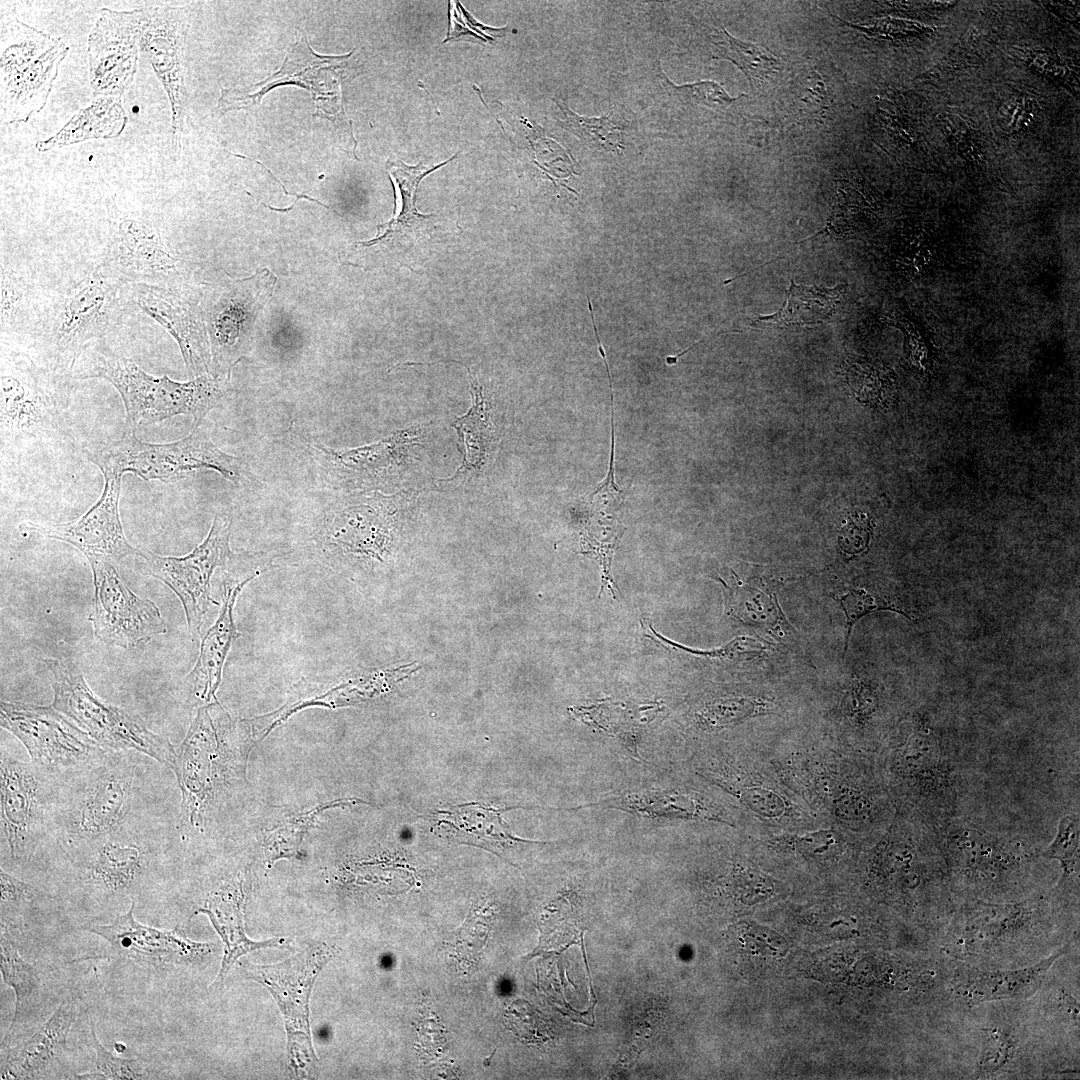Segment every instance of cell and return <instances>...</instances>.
<instances>
[{"mask_svg": "<svg viewBox=\"0 0 1080 1080\" xmlns=\"http://www.w3.org/2000/svg\"><path fill=\"white\" fill-rule=\"evenodd\" d=\"M353 52L341 56L319 55L302 35L289 47L280 69L266 79L245 88H221L219 115L259 105L264 95L275 87L296 85L311 93L316 106L314 116L332 122L343 145L356 157L352 122L341 98V83L348 79Z\"/></svg>", "mask_w": 1080, "mask_h": 1080, "instance_id": "13", "label": "cell"}, {"mask_svg": "<svg viewBox=\"0 0 1080 1080\" xmlns=\"http://www.w3.org/2000/svg\"><path fill=\"white\" fill-rule=\"evenodd\" d=\"M85 453L100 471L132 473L145 481L169 482L209 469L237 484L245 471L243 461L219 449L201 424L170 443L143 442L134 431H125L118 440L91 444Z\"/></svg>", "mask_w": 1080, "mask_h": 1080, "instance_id": "12", "label": "cell"}, {"mask_svg": "<svg viewBox=\"0 0 1080 1080\" xmlns=\"http://www.w3.org/2000/svg\"><path fill=\"white\" fill-rule=\"evenodd\" d=\"M107 244L99 262L126 284L176 287L179 258L148 221L120 210L107 200Z\"/></svg>", "mask_w": 1080, "mask_h": 1080, "instance_id": "18", "label": "cell"}, {"mask_svg": "<svg viewBox=\"0 0 1080 1080\" xmlns=\"http://www.w3.org/2000/svg\"><path fill=\"white\" fill-rule=\"evenodd\" d=\"M766 592L748 585L733 592L732 596H736L737 599L733 600L732 604L736 607L733 609L738 617L753 625L754 623L768 627L777 625L782 615L775 599Z\"/></svg>", "mask_w": 1080, "mask_h": 1080, "instance_id": "44", "label": "cell"}, {"mask_svg": "<svg viewBox=\"0 0 1080 1080\" xmlns=\"http://www.w3.org/2000/svg\"><path fill=\"white\" fill-rule=\"evenodd\" d=\"M871 530L866 516L858 513L850 514L840 530L838 537L840 548L850 555L863 552L868 546Z\"/></svg>", "mask_w": 1080, "mask_h": 1080, "instance_id": "49", "label": "cell"}, {"mask_svg": "<svg viewBox=\"0 0 1080 1080\" xmlns=\"http://www.w3.org/2000/svg\"><path fill=\"white\" fill-rule=\"evenodd\" d=\"M955 902H1003L1033 890L1044 859L1027 839L993 830L960 814L936 829Z\"/></svg>", "mask_w": 1080, "mask_h": 1080, "instance_id": "4", "label": "cell"}, {"mask_svg": "<svg viewBox=\"0 0 1080 1080\" xmlns=\"http://www.w3.org/2000/svg\"><path fill=\"white\" fill-rule=\"evenodd\" d=\"M879 708L877 691L869 684L857 682L851 690L849 711L857 726L869 725Z\"/></svg>", "mask_w": 1080, "mask_h": 1080, "instance_id": "50", "label": "cell"}, {"mask_svg": "<svg viewBox=\"0 0 1080 1080\" xmlns=\"http://www.w3.org/2000/svg\"><path fill=\"white\" fill-rule=\"evenodd\" d=\"M90 1043L95 1051V1062L86 1073H75L77 1080H136L150 1079L152 1073L140 1059L122 1058L108 1051L97 1038L93 1021L88 1017Z\"/></svg>", "mask_w": 1080, "mask_h": 1080, "instance_id": "42", "label": "cell"}, {"mask_svg": "<svg viewBox=\"0 0 1080 1080\" xmlns=\"http://www.w3.org/2000/svg\"><path fill=\"white\" fill-rule=\"evenodd\" d=\"M68 52L60 37L41 34L22 35L1 45V124L25 123L44 108Z\"/></svg>", "mask_w": 1080, "mask_h": 1080, "instance_id": "16", "label": "cell"}, {"mask_svg": "<svg viewBox=\"0 0 1080 1080\" xmlns=\"http://www.w3.org/2000/svg\"><path fill=\"white\" fill-rule=\"evenodd\" d=\"M555 100V99H554ZM565 115L559 125L592 147L619 152L623 149V131L628 123L615 113L600 118L580 116L555 100Z\"/></svg>", "mask_w": 1080, "mask_h": 1080, "instance_id": "41", "label": "cell"}, {"mask_svg": "<svg viewBox=\"0 0 1080 1080\" xmlns=\"http://www.w3.org/2000/svg\"><path fill=\"white\" fill-rule=\"evenodd\" d=\"M79 1012L75 996L65 997L29 1037L5 1048L0 1078L44 1079L57 1073L70 1049L68 1034Z\"/></svg>", "mask_w": 1080, "mask_h": 1080, "instance_id": "26", "label": "cell"}, {"mask_svg": "<svg viewBox=\"0 0 1080 1080\" xmlns=\"http://www.w3.org/2000/svg\"><path fill=\"white\" fill-rule=\"evenodd\" d=\"M53 691L52 706L85 731L107 751L134 750L174 770L172 744L152 732L135 714L99 698L80 669L70 661L46 659Z\"/></svg>", "mask_w": 1080, "mask_h": 1080, "instance_id": "11", "label": "cell"}, {"mask_svg": "<svg viewBox=\"0 0 1080 1080\" xmlns=\"http://www.w3.org/2000/svg\"><path fill=\"white\" fill-rule=\"evenodd\" d=\"M868 876L878 893L919 922L943 929L954 909L936 831L902 815L873 848Z\"/></svg>", "mask_w": 1080, "mask_h": 1080, "instance_id": "5", "label": "cell"}, {"mask_svg": "<svg viewBox=\"0 0 1080 1080\" xmlns=\"http://www.w3.org/2000/svg\"><path fill=\"white\" fill-rule=\"evenodd\" d=\"M1 926L21 928L36 921L58 898L40 887L0 869Z\"/></svg>", "mask_w": 1080, "mask_h": 1080, "instance_id": "37", "label": "cell"}, {"mask_svg": "<svg viewBox=\"0 0 1080 1080\" xmlns=\"http://www.w3.org/2000/svg\"><path fill=\"white\" fill-rule=\"evenodd\" d=\"M602 802H613L610 807L631 810L651 816H680L683 818H702L706 820H718L716 815L708 812L705 807L695 800L678 794L626 795L607 798Z\"/></svg>", "mask_w": 1080, "mask_h": 1080, "instance_id": "40", "label": "cell"}, {"mask_svg": "<svg viewBox=\"0 0 1080 1080\" xmlns=\"http://www.w3.org/2000/svg\"><path fill=\"white\" fill-rule=\"evenodd\" d=\"M263 572L258 570L242 577L225 575L218 618L203 636L197 661L185 679L194 702L209 704L217 701L215 693L221 683L225 660L233 641L241 636L233 619L236 598L246 583Z\"/></svg>", "mask_w": 1080, "mask_h": 1080, "instance_id": "27", "label": "cell"}, {"mask_svg": "<svg viewBox=\"0 0 1080 1080\" xmlns=\"http://www.w3.org/2000/svg\"><path fill=\"white\" fill-rule=\"evenodd\" d=\"M1 860L18 871L52 860V801L55 783L32 763L1 747Z\"/></svg>", "mask_w": 1080, "mask_h": 1080, "instance_id": "10", "label": "cell"}, {"mask_svg": "<svg viewBox=\"0 0 1080 1080\" xmlns=\"http://www.w3.org/2000/svg\"><path fill=\"white\" fill-rule=\"evenodd\" d=\"M114 1049H115V1050H116L117 1052H123V1051L125 1050V1046H124V1044H122V1043H115V1045H114Z\"/></svg>", "mask_w": 1080, "mask_h": 1080, "instance_id": "54", "label": "cell"}, {"mask_svg": "<svg viewBox=\"0 0 1080 1080\" xmlns=\"http://www.w3.org/2000/svg\"><path fill=\"white\" fill-rule=\"evenodd\" d=\"M1068 909L1048 891L1003 902H955L941 937L940 953L979 968H1004L1009 963L1023 966L1021 963L1035 960L1052 945V940L1059 942L1060 928L1070 929V925L1060 924L1065 922L1061 918Z\"/></svg>", "mask_w": 1080, "mask_h": 1080, "instance_id": "3", "label": "cell"}, {"mask_svg": "<svg viewBox=\"0 0 1080 1080\" xmlns=\"http://www.w3.org/2000/svg\"><path fill=\"white\" fill-rule=\"evenodd\" d=\"M127 121L120 96H94L91 105L75 113L56 134L37 141L35 147L46 152L90 139L116 138Z\"/></svg>", "mask_w": 1080, "mask_h": 1080, "instance_id": "31", "label": "cell"}, {"mask_svg": "<svg viewBox=\"0 0 1080 1080\" xmlns=\"http://www.w3.org/2000/svg\"><path fill=\"white\" fill-rule=\"evenodd\" d=\"M131 306L127 284L97 261L38 291L21 350L53 375L74 383V368L83 352L107 341Z\"/></svg>", "mask_w": 1080, "mask_h": 1080, "instance_id": "2", "label": "cell"}, {"mask_svg": "<svg viewBox=\"0 0 1080 1080\" xmlns=\"http://www.w3.org/2000/svg\"><path fill=\"white\" fill-rule=\"evenodd\" d=\"M1071 941L1047 957L1020 967L986 969L955 962L948 994L968 1006L1032 996L1042 987L1054 963L1067 953Z\"/></svg>", "mask_w": 1080, "mask_h": 1080, "instance_id": "25", "label": "cell"}, {"mask_svg": "<svg viewBox=\"0 0 1080 1080\" xmlns=\"http://www.w3.org/2000/svg\"><path fill=\"white\" fill-rule=\"evenodd\" d=\"M761 708H763L761 702L754 699L720 700L705 707L700 714V719L708 727H723L754 716L761 711Z\"/></svg>", "mask_w": 1080, "mask_h": 1080, "instance_id": "47", "label": "cell"}, {"mask_svg": "<svg viewBox=\"0 0 1080 1080\" xmlns=\"http://www.w3.org/2000/svg\"><path fill=\"white\" fill-rule=\"evenodd\" d=\"M464 366L470 379L473 405L469 412L454 421L453 427L457 430L466 449V455L461 468L450 479L463 474L468 469H480L488 454L491 440L490 424L488 422V402L483 395V388L471 374V370L459 361H452ZM449 479V480H450Z\"/></svg>", "mask_w": 1080, "mask_h": 1080, "instance_id": "39", "label": "cell"}, {"mask_svg": "<svg viewBox=\"0 0 1080 1080\" xmlns=\"http://www.w3.org/2000/svg\"><path fill=\"white\" fill-rule=\"evenodd\" d=\"M837 601L840 603L846 616L847 631L845 651L847 650L850 634L855 622L864 615L879 610H890L911 618L901 607L893 604L888 599L870 594L864 590L850 589L846 594L837 598Z\"/></svg>", "mask_w": 1080, "mask_h": 1080, "instance_id": "46", "label": "cell"}, {"mask_svg": "<svg viewBox=\"0 0 1080 1080\" xmlns=\"http://www.w3.org/2000/svg\"><path fill=\"white\" fill-rule=\"evenodd\" d=\"M104 487L96 503L81 517L53 524L25 522L19 526L23 535L37 533L66 542L88 559L105 558L118 562L130 555H142L126 539L121 523L119 502L122 474L104 470Z\"/></svg>", "mask_w": 1080, "mask_h": 1080, "instance_id": "21", "label": "cell"}, {"mask_svg": "<svg viewBox=\"0 0 1080 1080\" xmlns=\"http://www.w3.org/2000/svg\"><path fill=\"white\" fill-rule=\"evenodd\" d=\"M1 343L22 349L31 327L38 290L28 275L1 259Z\"/></svg>", "mask_w": 1080, "mask_h": 1080, "instance_id": "33", "label": "cell"}, {"mask_svg": "<svg viewBox=\"0 0 1080 1080\" xmlns=\"http://www.w3.org/2000/svg\"><path fill=\"white\" fill-rule=\"evenodd\" d=\"M500 811L481 806L462 805L446 811L447 824L461 836H473L485 841H523L512 836L504 827Z\"/></svg>", "mask_w": 1080, "mask_h": 1080, "instance_id": "43", "label": "cell"}, {"mask_svg": "<svg viewBox=\"0 0 1080 1080\" xmlns=\"http://www.w3.org/2000/svg\"><path fill=\"white\" fill-rule=\"evenodd\" d=\"M127 291L134 307L140 308L174 337L194 378L212 375L201 309L188 304L177 287L132 283L127 284Z\"/></svg>", "mask_w": 1080, "mask_h": 1080, "instance_id": "24", "label": "cell"}, {"mask_svg": "<svg viewBox=\"0 0 1080 1080\" xmlns=\"http://www.w3.org/2000/svg\"><path fill=\"white\" fill-rule=\"evenodd\" d=\"M659 78L666 90L684 103L725 109L745 94L731 97L724 88L714 81H699L676 86L660 70Z\"/></svg>", "mask_w": 1080, "mask_h": 1080, "instance_id": "45", "label": "cell"}, {"mask_svg": "<svg viewBox=\"0 0 1080 1080\" xmlns=\"http://www.w3.org/2000/svg\"><path fill=\"white\" fill-rule=\"evenodd\" d=\"M712 57L733 62L747 77L752 88H760L781 70L780 60L766 47L742 41L725 29L709 34Z\"/></svg>", "mask_w": 1080, "mask_h": 1080, "instance_id": "38", "label": "cell"}, {"mask_svg": "<svg viewBox=\"0 0 1080 1080\" xmlns=\"http://www.w3.org/2000/svg\"><path fill=\"white\" fill-rule=\"evenodd\" d=\"M94 598L89 620L94 635L107 645L135 647L165 634V621L158 606L137 596L123 581L114 562L90 558Z\"/></svg>", "mask_w": 1080, "mask_h": 1080, "instance_id": "19", "label": "cell"}, {"mask_svg": "<svg viewBox=\"0 0 1080 1080\" xmlns=\"http://www.w3.org/2000/svg\"><path fill=\"white\" fill-rule=\"evenodd\" d=\"M231 519L216 513L210 531L202 543L185 556H161L142 551L146 574L166 584L179 598L189 633L200 635L204 616L211 605V578L217 567H227L235 557L230 549Z\"/></svg>", "mask_w": 1080, "mask_h": 1080, "instance_id": "17", "label": "cell"}, {"mask_svg": "<svg viewBox=\"0 0 1080 1080\" xmlns=\"http://www.w3.org/2000/svg\"><path fill=\"white\" fill-rule=\"evenodd\" d=\"M859 29L883 38H899L921 34L926 27L923 24L894 18H882L873 24L859 26Z\"/></svg>", "mask_w": 1080, "mask_h": 1080, "instance_id": "52", "label": "cell"}, {"mask_svg": "<svg viewBox=\"0 0 1080 1080\" xmlns=\"http://www.w3.org/2000/svg\"><path fill=\"white\" fill-rule=\"evenodd\" d=\"M651 631L653 632V634L656 637H658L661 641L667 643L668 645L678 647L679 649H681L683 651H686V652H689V653H692V654L702 655V656L711 657V658L733 659V658H740V657L746 658L748 656L754 657L756 655L761 654V652L765 649L764 645L761 642H758V641H756L755 639H752V638L741 636V637H737V638L733 639L727 645H725V646H723V647H721L719 649H715V650H712V651H699V650H693V649H690V648L683 647L681 645L675 644V643L663 638L662 636L658 635L652 628H651Z\"/></svg>", "mask_w": 1080, "mask_h": 1080, "instance_id": "48", "label": "cell"}, {"mask_svg": "<svg viewBox=\"0 0 1080 1080\" xmlns=\"http://www.w3.org/2000/svg\"><path fill=\"white\" fill-rule=\"evenodd\" d=\"M139 10V47L163 85L171 107L172 147L180 153L188 105L184 51L190 25L188 7L147 6Z\"/></svg>", "mask_w": 1080, "mask_h": 1080, "instance_id": "20", "label": "cell"}, {"mask_svg": "<svg viewBox=\"0 0 1080 1080\" xmlns=\"http://www.w3.org/2000/svg\"><path fill=\"white\" fill-rule=\"evenodd\" d=\"M1044 860H1057L1061 876L1049 893L1066 907L1078 909L1080 871V817L1078 811L1059 821L1053 841L1040 852Z\"/></svg>", "mask_w": 1080, "mask_h": 1080, "instance_id": "34", "label": "cell"}, {"mask_svg": "<svg viewBox=\"0 0 1080 1080\" xmlns=\"http://www.w3.org/2000/svg\"><path fill=\"white\" fill-rule=\"evenodd\" d=\"M0 724L23 744L32 765L54 783L97 764L108 753L52 705L1 701Z\"/></svg>", "mask_w": 1080, "mask_h": 1080, "instance_id": "14", "label": "cell"}, {"mask_svg": "<svg viewBox=\"0 0 1080 1080\" xmlns=\"http://www.w3.org/2000/svg\"><path fill=\"white\" fill-rule=\"evenodd\" d=\"M889 768L902 815L934 831L959 815L964 779L953 752L924 714L912 717Z\"/></svg>", "mask_w": 1080, "mask_h": 1080, "instance_id": "9", "label": "cell"}, {"mask_svg": "<svg viewBox=\"0 0 1080 1080\" xmlns=\"http://www.w3.org/2000/svg\"><path fill=\"white\" fill-rule=\"evenodd\" d=\"M108 341L90 345L79 358L73 380L104 379L118 391L126 411L125 431L160 423L176 415L193 418L200 425L215 408L224 390L221 379L202 375L178 382L167 375L156 377L133 360L115 353Z\"/></svg>", "mask_w": 1080, "mask_h": 1080, "instance_id": "8", "label": "cell"}, {"mask_svg": "<svg viewBox=\"0 0 1080 1080\" xmlns=\"http://www.w3.org/2000/svg\"><path fill=\"white\" fill-rule=\"evenodd\" d=\"M164 816L144 820L58 854L66 880L82 900L99 906L135 901L157 878L167 849Z\"/></svg>", "mask_w": 1080, "mask_h": 1080, "instance_id": "7", "label": "cell"}, {"mask_svg": "<svg viewBox=\"0 0 1080 1080\" xmlns=\"http://www.w3.org/2000/svg\"><path fill=\"white\" fill-rule=\"evenodd\" d=\"M135 901L127 912L119 914L108 925L82 927L109 944V957L125 959L151 968L203 964L214 953L216 945L196 942L177 930H163L144 925L134 917ZM107 955V956H108Z\"/></svg>", "mask_w": 1080, "mask_h": 1080, "instance_id": "22", "label": "cell"}, {"mask_svg": "<svg viewBox=\"0 0 1080 1080\" xmlns=\"http://www.w3.org/2000/svg\"><path fill=\"white\" fill-rule=\"evenodd\" d=\"M139 10L102 8L87 41L94 96H122L138 67Z\"/></svg>", "mask_w": 1080, "mask_h": 1080, "instance_id": "23", "label": "cell"}, {"mask_svg": "<svg viewBox=\"0 0 1080 1080\" xmlns=\"http://www.w3.org/2000/svg\"><path fill=\"white\" fill-rule=\"evenodd\" d=\"M244 890L242 881L223 882L211 889L194 914H205L224 944L221 967L210 988H220L235 962L258 949L289 947L286 938L253 941L244 928Z\"/></svg>", "mask_w": 1080, "mask_h": 1080, "instance_id": "28", "label": "cell"}, {"mask_svg": "<svg viewBox=\"0 0 1080 1080\" xmlns=\"http://www.w3.org/2000/svg\"><path fill=\"white\" fill-rule=\"evenodd\" d=\"M1026 1050L1023 1032L1017 1026L997 1023L984 1028L974 1076L992 1079L1012 1074L1020 1067Z\"/></svg>", "mask_w": 1080, "mask_h": 1080, "instance_id": "36", "label": "cell"}, {"mask_svg": "<svg viewBox=\"0 0 1080 1080\" xmlns=\"http://www.w3.org/2000/svg\"><path fill=\"white\" fill-rule=\"evenodd\" d=\"M11 929L1 926L0 933V972L2 980L15 994V1008L8 1030L1 1042L5 1049L20 1039L26 1027L34 1024L33 1019L44 1001V982L41 971L34 963L25 961L18 952Z\"/></svg>", "mask_w": 1080, "mask_h": 1080, "instance_id": "29", "label": "cell"}, {"mask_svg": "<svg viewBox=\"0 0 1080 1080\" xmlns=\"http://www.w3.org/2000/svg\"><path fill=\"white\" fill-rule=\"evenodd\" d=\"M792 843L799 849L819 854L838 843V834L830 830L817 831L795 836L792 838Z\"/></svg>", "mask_w": 1080, "mask_h": 1080, "instance_id": "53", "label": "cell"}, {"mask_svg": "<svg viewBox=\"0 0 1080 1080\" xmlns=\"http://www.w3.org/2000/svg\"><path fill=\"white\" fill-rule=\"evenodd\" d=\"M332 957L330 946L314 942L278 963H241L247 976L267 988L275 999L285 1023L289 1066L299 1078H309L317 1067L309 1001L315 979Z\"/></svg>", "mask_w": 1080, "mask_h": 1080, "instance_id": "15", "label": "cell"}, {"mask_svg": "<svg viewBox=\"0 0 1080 1080\" xmlns=\"http://www.w3.org/2000/svg\"><path fill=\"white\" fill-rule=\"evenodd\" d=\"M160 763L134 751H108L97 764L54 785L53 857L162 815Z\"/></svg>", "mask_w": 1080, "mask_h": 1080, "instance_id": "1", "label": "cell"}, {"mask_svg": "<svg viewBox=\"0 0 1080 1080\" xmlns=\"http://www.w3.org/2000/svg\"><path fill=\"white\" fill-rule=\"evenodd\" d=\"M842 287L797 285L791 281L787 300L776 313L759 316L752 325L796 327L827 322L834 314Z\"/></svg>", "mask_w": 1080, "mask_h": 1080, "instance_id": "35", "label": "cell"}, {"mask_svg": "<svg viewBox=\"0 0 1080 1080\" xmlns=\"http://www.w3.org/2000/svg\"><path fill=\"white\" fill-rule=\"evenodd\" d=\"M739 797L755 813L764 817H779L787 809L782 797L766 788H746Z\"/></svg>", "mask_w": 1080, "mask_h": 1080, "instance_id": "51", "label": "cell"}, {"mask_svg": "<svg viewBox=\"0 0 1080 1080\" xmlns=\"http://www.w3.org/2000/svg\"><path fill=\"white\" fill-rule=\"evenodd\" d=\"M73 386L39 366L27 352L1 343L2 462H19L71 439L67 412Z\"/></svg>", "mask_w": 1080, "mask_h": 1080, "instance_id": "6", "label": "cell"}, {"mask_svg": "<svg viewBox=\"0 0 1080 1080\" xmlns=\"http://www.w3.org/2000/svg\"><path fill=\"white\" fill-rule=\"evenodd\" d=\"M456 156L457 154L432 167L425 166L422 163H419L416 166H409L401 160L388 161L386 165L387 169L394 177L401 195V209L390 222L378 226L379 230H383L382 234H379L377 238L364 244L396 245L415 242L418 239L423 238L428 230L431 229L433 219L436 215L420 214L417 211L415 205L417 187L426 175L452 161Z\"/></svg>", "mask_w": 1080, "mask_h": 1080, "instance_id": "30", "label": "cell"}, {"mask_svg": "<svg viewBox=\"0 0 1080 1080\" xmlns=\"http://www.w3.org/2000/svg\"><path fill=\"white\" fill-rule=\"evenodd\" d=\"M614 426H611V454L609 470L605 479L590 494L588 501L589 524L583 532L582 546L589 552L611 554L616 548L623 528L618 513L623 502V491L614 480Z\"/></svg>", "mask_w": 1080, "mask_h": 1080, "instance_id": "32", "label": "cell"}]
</instances>
